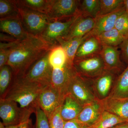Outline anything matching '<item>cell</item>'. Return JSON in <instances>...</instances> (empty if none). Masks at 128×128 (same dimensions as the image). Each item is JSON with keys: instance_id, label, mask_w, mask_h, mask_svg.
<instances>
[{"instance_id": "obj_1", "label": "cell", "mask_w": 128, "mask_h": 128, "mask_svg": "<svg viewBox=\"0 0 128 128\" xmlns=\"http://www.w3.org/2000/svg\"><path fill=\"white\" fill-rule=\"evenodd\" d=\"M52 47L40 36L29 34L16 43L6 65L11 68L14 76H22L34 62L45 55Z\"/></svg>"}, {"instance_id": "obj_2", "label": "cell", "mask_w": 128, "mask_h": 128, "mask_svg": "<svg viewBox=\"0 0 128 128\" xmlns=\"http://www.w3.org/2000/svg\"><path fill=\"white\" fill-rule=\"evenodd\" d=\"M45 86L29 81L22 76H14L9 89L0 98L14 101L22 109L35 108L40 93Z\"/></svg>"}, {"instance_id": "obj_3", "label": "cell", "mask_w": 128, "mask_h": 128, "mask_svg": "<svg viewBox=\"0 0 128 128\" xmlns=\"http://www.w3.org/2000/svg\"><path fill=\"white\" fill-rule=\"evenodd\" d=\"M18 8L24 29L28 34L40 36L51 20L47 15L19 4L14 0Z\"/></svg>"}, {"instance_id": "obj_4", "label": "cell", "mask_w": 128, "mask_h": 128, "mask_svg": "<svg viewBox=\"0 0 128 128\" xmlns=\"http://www.w3.org/2000/svg\"><path fill=\"white\" fill-rule=\"evenodd\" d=\"M68 93L83 106L96 99L92 89V79L86 78L78 73L72 80Z\"/></svg>"}, {"instance_id": "obj_5", "label": "cell", "mask_w": 128, "mask_h": 128, "mask_svg": "<svg viewBox=\"0 0 128 128\" xmlns=\"http://www.w3.org/2000/svg\"><path fill=\"white\" fill-rule=\"evenodd\" d=\"M49 52L34 62L21 76L29 81L44 86L50 84L52 68L49 62Z\"/></svg>"}, {"instance_id": "obj_6", "label": "cell", "mask_w": 128, "mask_h": 128, "mask_svg": "<svg viewBox=\"0 0 128 128\" xmlns=\"http://www.w3.org/2000/svg\"><path fill=\"white\" fill-rule=\"evenodd\" d=\"M73 64L78 74L90 79L97 77L105 70V64L100 54L74 60Z\"/></svg>"}, {"instance_id": "obj_7", "label": "cell", "mask_w": 128, "mask_h": 128, "mask_svg": "<svg viewBox=\"0 0 128 128\" xmlns=\"http://www.w3.org/2000/svg\"><path fill=\"white\" fill-rule=\"evenodd\" d=\"M80 14L66 19L50 21L40 36L50 46L58 44V40L67 33Z\"/></svg>"}, {"instance_id": "obj_8", "label": "cell", "mask_w": 128, "mask_h": 128, "mask_svg": "<svg viewBox=\"0 0 128 128\" xmlns=\"http://www.w3.org/2000/svg\"><path fill=\"white\" fill-rule=\"evenodd\" d=\"M77 73L74 64L68 60L61 68L52 69L50 84L58 91L64 99L68 93L72 80Z\"/></svg>"}, {"instance_id": "obj_9", "label": "cell", "mask_w": 128, "mask_h": 128, "mask_svg": "<svg viewBox=\"0 0 128 128\" xmlns=\"http://www.w3.org/2000/svg\"><path fill=\"white\" fill-rule=\"evenodd\" d=\"M120 74L105 69L100 75L92 79V89L97 99L102 100L110 96Z\"/></svg>"}, {"instance_id": "obj_10", "label": "cell", "mask_w": 128, "mask_h": 128, "mask_svg": "<svg viewBox=\"0 0 128 128\" xmlns=\"http://www.w3.org/2000/svg\"><path fill=\"white\" fill-rule=\"evenodd\" d=\"M80 1L54 0L47 16L51 20L71 18L81 14Z\"/></svg>"}, {"instance_id": "obj_11", "label": "cell", "mask_w": 128, "mask_h": 128, "mask_svg": "<svg viewBox=\"0 0 128 128\" xmlns=\"http://www.w3.org/2000/svg\"><path fill=\"white\" fill-rule=\"evenodd\" d=\"M64 100L59 92L50 84L42 90L37 99V103L48 119L54 112L62 105Z\"/></svg>"}, {"instance_id": "obj_12", "label": "cell", "mask_w": 128, "mask_h": 128, "mask_svg": "<svg viewBox=\"0 0 128 128\" xmlns=\"http://www.w3.org/2000/svg\"><path fill=\"white\" fill-rule=\"evenodd\" d=\"M18 104L12 100L0 99V117L5 126L17 125L20 123L23 109L19 107Z\"/></svg>"}, {"instance_id": "obj_13", "label": "cell", "mask_w": 128, "mask_h": 128, "mask_svg": "<svg viewBox=\"0 0 128 128\" xmlns=\"http://www.w3.org/2000/svg\"><path fill=\"white\" fill-rule=\"evenodd\" d=\"M119 49L118 47L102 45L100 54L103 59L106 70L120 74L127 66L121 60Z\"/></svg>"}, {"instance_id": "obj_14", "label": "cell", "mask_w": 128, "mask_h": 128, "mask_svg": "<svg viewBox=\"0 0 128 128\" xmlns=\"http://www.w3.org/2000/svg\"><path fill=\"white\" fill-rule=\"evenodd\" d=\"M95 22L96 18L81 14L72 25L67 33L60 39L69 41L84 36L92 30L95 26Z\"/></svg>"}, {"instance_id": "obj_15", "label": "cell", "mask_w": 128, "mask_h": 128, "mask_svg": "<svg viewBox=\"0 0 128 128\" xmlns=\"http://www.w3.org/2000/svg\"><path fill=\"white\" fill-rule=\"evenodd\" d=\"M126 12L124 5L111 13L98 16L95 26L90 33L91 36L97 37L104 32L114 28L116 20L120 15Z\"/></svg>"}, {"instance_id": "obj_16", "label": "cell", "mask_w": 128, "mask_h": 128, "mask_svg": "<svg viewBox=\"0 0 128 128\" xmlns=\"http://www.w3.org/2000/svg\"><path fill=\"white\" fill-rule=\"evenodd\" d=\"M104 111L101 101L96 99L85 105L76 119L89 128L98 120Z\"/></svg>"}, {"instance_id": "obj_17", "label": "cell", "mask_w": 128, "mask_h": 128, "mask_svg": "<svg viewBox=\"0 0 128 128\" xmlns=\"http://www.w3.org/2000/svg\"><path fill=\"white\" fill-rule=\"evenodd\" d=\"M0 30L18 41L25 39L29 34L24 29L20 17L0 19Z\"/></svg>"}, {"instance_id": "obj_18", "label": "cell", "mask_w": 128, "mask_h": 128, "mask_svg": "<svg viewBox=\"0 0 128 128\" xmlns=\"http://www.w3.org/2000/svg\"><path fill=\"white\" fill-rule=\"evenodd\" d=\"M100 101L104 111L112 114L128 122V98L109 97Z\"/></svg>"}, {"instance_id": "obj_19", "label": "cell", "mask_w": 128, "mask_h": 128, "mask_svg": "<svg viewBox=\"0 0 128 128\" xmlns=\"http://www.w3.org/2000/svg\"><path fill=\"white\" fill-rule=\"evenodd\" d=\"M84 106L80 104L70 93L65 97L61 106L60 114L65 121L76 118Z\"/></svg>"}, {"instance_id": "obj_20", "label": "cell", "mask_w": 128, "mask_h": 128, "mask_svg": "<svg viewBox=\"0 0 128 128\" xmlns=\"http://www.w3.org/2000/svg\"><path fill=\"white\" fill-rule=\"evenodd\" d=\"M102 46L96 37L91 35L82 42L78 48L74 60L99 54Z\"/></svg>"}, {"instance_id": "obj_21", "label": "cell", "mask_w": 128, "mask_h": 128, "mask_svg": "<svg viewBox=\"0 0 128 128\" xmlns=\"http://www.w3.org/2000/svg\"><path fill=\"white\" fill-rule=\"evenodd\" d=\"M109 97L113 98H128V65L118 76Z\"/></svg>"}, {"instance_id": "obj_22", "label": "cell", "mask_w": 128, "mask_h": 128, "mask_svg": "<svg viewBox=\"0 0 128 128\" xmlns=\"http://www.w3.org/2000/svg\"><path fill=\"white\" fill-rule=\"evenodd\" d=\"M48 61L52 69L61 68L68 61L64 48L59 44L53 46L49 52Z\"/></svg>"}, {"instance_id": "obj_23", "label": "cell", "mask_w": 128, "mask_h": 128, "mask_svg": "<svg viewBox=\"0 0 128 128\" xmlns=\"http://www.w3.org/2000/svg\"><path fill=\"white\" fill-rule=\"evenodd\" d=\"M90 35L89 33L84 36L76 38L69 41H64L61 39L58 40V44L61 45L64 48L69 62L73 64L76 54L78 48L82 42Z\"/></svg>"}, {"instance_id": "obj_24", "label": "cell", "mask_w": 128, "mask_h": 128, "mask_svg": "<svg viewBox=\"0 0 128 128\" xmlns=\"http://www.w3.org/2000/svg\"><path fill=\"white\" fill-rule=\"evenodd\" d=\"M124 120L106 111H104L98 120L88 128H111L119 124L126 122Z\"/></svg>"}, {"instance_id": "obj_25", "label": "cell", "mask_w": 128, "mask_h": 128, "mask_svg": "<svg viewBox=\"0 0 128 128\" xmlns=\"http://www.w3.org/2000/svg\"><path fill=\"white\" fill-rule=\"evenodd\" d=\"M102 45L118 47L125 38L116 29L104 32L96 37Z\"/></svg>"}, {"instance_id": "obj_26", "label": "cell", "mask_w": 128, "mask_h": 128, "mask_svg": "<svg viewBox=\"0 0 128 128\" xmlns=\"http://www.w3.org/2000/svg\"><path fill=\"white\" fill-rule=\"evenodd\" d=\"M19 4L35 11L48 14L54 0H16Z\"/></svg>"}, {"instance_id": "obj_27", "label": "cell", "mask_w": 128, "mask_h": 128, "mask_svg": "<svg viewBox=\"0 0 128 128\" xmlns=\"http://www.w3.org/2000/svg\"><path fill=\"white\" fill-rule=\"evenodd\" d=\"M100 6V0H80V10L82 15L96 18L99 14Z\"/></svg>"}, {"instance_id": "obj_28", "label": "cell", "mask_w": 128, "mask_h": 128, "mask_svg": "<svg viewBox=\"0 0 128 128\" xmlns=\"http://www.w3.org/2000/svg\"><path fill=\"white\" fill-rule=\"evenodd\" d=\"M20 17L14 0H0V19Z\"/></svg>"}, {"instance_id": "obj_29", "label": "cell", "mask_w": 128, "mask_h": 128, "mask_svg": "<svg viewBox=\"0 0 128 128\" xmlns=\"http://www.w3.org/2000/svg\"><path fill=\"white\" fill-rule=\"evenodd\" d=\"M14 78L11 67L6 65L0 68V96L2 98L7 91Z\"/></svg>"}, {"instance_id": "obj_30", "label": "cell", "mask_w": 128, "mask_h": 128, "mask_svg": "<svg viewBox=\"0 0 128 128\" xmlns=\"http://www.w3.org/2000/svg\"><path fill=\"white\" fill-rule=\"evenodd\" d=\"M100 2L98 16L111 13L124 5V0H100Z\"/></svg>"}, {"instance_id": "obj_31", "label": "cell", "mask_w": 128, "mask_h": 128, "mask_svg": "<svg viewBox=\"0 0 128 128\" xmlns=\"http://www.w3.org/2000/svg\"><path fill=\"white\" fill-rule=\"evenodd\" d=\"M18 41L13 42H0V68L7 64L12 50Z\"/></svg>"}, {"instance_id": "obj_32", "label": "cell", "mask_w": 128, "mask_h": 128, "mask_svg": "<svg viewBox=\"0 0 128 128\" xmlns=\"http://www.w3.org/2000/svg\"><path fill=\"white\" fill-rule=\"evenodd\" d=\"M34 113L36 116V128H50L48 116L37 103Z\"/></svg>"}, {"instance_id": "obj_33", "label": "cell", "mask_w": 128, "mask_h": 128, "mask_svg": "<svg viewBox=\"0 0 128 128\" xmlns=\"http://www.w3.org/2000/svg\"><path fill=\"white\" fill-rule=\"evenodd\" d=\"M124 38L128 36V15L126 12L121 14L117 18L114 26Z\"/></svg>"}, {"instance_id": "obj_34", "label": "cell", "mask_w": 128, "mask_h": 128, "mask_svg": "<svg viewBox=\"0 0 128 128\" xmlns=\"http://www.w3.org/2000/svg\"><path fill=\"white\" fill-rule=\"evenodd\" d=\"M61 106L57 108L48 118L50 128H64L65 121L60 114Z\"/></svg>"}, {"instance_id": "obj_35", "label": "cell", "mask_w": 128, "mask_h": 128, "mask_svg": "<svg viewBox=\"0 0 128 128\" xmlns=\"http://www.w3.org/2000/svg\"><path fill=\"white\" fill-rule=\"evenodd\" d=\"M34 112V108L23 109L22 117L18 128H28L32 121L30 118V116L32 113Z\"/></svg>"}, {"instance_id": "obj_36", "label": "cell", "mask_w": 128, "mask_h": 128, "mask_svg": "<svg viewBox=\"0 0 128 128\" xmlns=\"http://www.w3.org/2000/svg\"><path fill=\"white\" fill-rule=\"evenodd\" d=\"M121 52V60L127 66L128 65V36L118 46Z\"/></svg>"}, {"instance_id": "obj_37", "label": "cell", "mask_w": 128, "mask_h": 128, "mask_svg": "<svg viewBox=\"0 0 128 128\" xmlns=\"http://www.w3.org/2000/svg\"><path fill=\"white\" fill-rule=\"evenodd\" d=\"M64 128H88L76 118L65 121Z\"/></svg>"}, {"instance_id": "obj_38", "label": "cell", "mask_w": 128, "mask_h": 128, "mask_svg": "<svg viewBox=\"0 0 128 128\" xmlns=\"http://www.w3.org/2000/svg\"><path fill=\"white\" fill-rule=\"evenodd\" d=\"M0 42H13L18 41L6 34L1 32L0 34Z\"/></svg>"}, {"instance_id": "obj_39", "label": "cell", "mask_w": 128, "mask_h": 128, "mask_svg": "<svg viewBox=\"0 0 128 128\" xmlns=\"http://www.w3.org/2000/svg\"><path fill=\"white\" fill-rule=\"evenodd\" d=\"M111 128H128V122L119 124Z\"/></svg>"}, {"instance_id": "obj_40", "label": "cell", "mask_w": 128, "mask_h": 128, "mask_svg": "<svg viewBox=\"0 0 128 128\" xmlns=\"http://www.w3.org/2000/svg\"><path fill=\"white\" fill-rule=\"evenodd\" d=\"M19 124L17 125H12L8 126H5L2 123L0 124V128H18Z\"/></svg>"}, {"instance_id": "obj_41", "label": "cell", "mask_w": 128, "mask_h": 128, "mask_svg": "<svg viewBox=\"0 0 128 128\" xmlns=\"http://www.w3.org/2000/svg\"><path fill=\"white\" fill-rule=\"evenodd\" d=\"M124 4L125 7L126 12L128 15V0H124Z\"/></svg>"}, {"instance_id": "obj_42", "label": "cell", "mask_w": 128, "mask_h": 128, "mask_svg": "<svg viewBox=\"0 0 128 128\" xmlns=\"http://www.w3.org/2000/svg\"><path fill=\"white\" fill-rule=\"evenodd\" d=\"M28 128H33L32 126V121L30 122V124H29V126H28Z\"/></svg>"}]
</instances>
